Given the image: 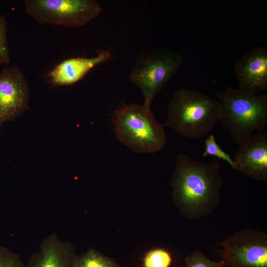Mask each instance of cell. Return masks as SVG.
Listing matches in <instances>:
<instances>
[{
	"mask_svg": "<svg viewBox=\"0 0 267 267\" xmlns=\"http://www.w3.org/2000/svg\"><path fill=\"white\" fill-rule=\"evenodd\" d=\"M111 53L102 51L90 58L74 57L64 60L49 73L54 84L59 86L73 84L82 79L91 69L109 59Z\"/></svg>",
	"mask_w": 267,
	"mask_h": 267,
	"instance_id": "7c38bea8",
	"label": "cell"
},
{
	"mask_svg": "<svg viewBox=\"0 0 267 267\" xmlns=\"http://www.w3.org/2000/svg\"><path fill=\"white\" fill-rule=\"evenodd\" d=\"M29 89L22 71L16 66L0 73V121L14 120L27 109Z\"/></svg>",
	"mask_w": 267,
	"mask_h": 267,
	"instance_id": "ba28073f",
	"label": "cell"
},
{
	"mask_svg": "<svg viewBox=\"0 0 267 267\" xmlns=\"http://www.w3.org/2000/svg\"><path fill=\"white\" fill-rule=\"evenodd\" d=\"M212 156L219 159L226 161L234 170V162L230 155L224 152L217 143L215 137L210 134L205 141V149L203 153V157Z\"/></svg>",
	"mask_w": 267,
	"mask_h": 267,
	"instance_id": "9a60e30c",
	"label": "cell"
},
{
	"mask_svg": "<svg viewBox=\"0 0 267 267\" xmlns=\"http://www.w3.org/2000/svg\"><path fill=\"white\" fill-rule=\"evenodd\" d=\"M9 61L7 24L4 16L0 14V64L8 63Z\"/></svg>",
	"mask_w": 267,
	"mask_h": 267,
	"instance_id": "e0dca14e",
	"label": "cell"
},
{
	"mask_svg": "<svg viewBox=\"0 0 267 267\" xmlns=\"http://www.w3.org/2000/svg\"><path fill=\"white\" fill-rule=\"evenodd\" d=\"M233 159L234 170L248 177L267 181V132H257L240 144Z\"/></svg>",
	"mask_w": 267,
	"mask_h": 267,
	"instance_id": "9c48e42d",
	"label": "cell"
},
{
	"mask_svg": "<svg viewBox=\"0 0 267 267\" xmlns=\"http://www.w3.org/2000/svg\"><path fill=\"white\" fill-rule=\"evenodd\" d=\"M219 107L218 100L198 91L181 89L170 100L162 126L189 139L203 137L219 121Z\"/></svg>",
	"mask_w": 267,
	"mask_h": 267,
	"instance_id": "7a4b0ae2",
	"label": "cell"
},
{
	"mask_svg": "<svg viewBox=\"0 0 267 267\" xmlns=\"http://www.w3.org/2000/svg\"><path fill=\"white\" fill-rule=\"evenodd\" d=\"M77 255L73 244L52 233L41 242L39 251L32 254L25 267H74Z\"/></svg>",
	"mask_w": 267,
	"mask_h": 267,
	"instance_id": "8fae6325",
	"label": "cell"
},
{
	"mask_svg": "<svg viewBox=\"0 0 267 267\" xmlns=\"http://www.w3.org/2000/svg\"><path fill=\"white\" fill-rule=\"evenodd\" d=\"M74 267H121L112 258L90 247L85 252L77 256Z\"/></svg>",
	"mask_w": 267,
	"mask_h": 267,
	"instance_id": "4fadbf2b",
	"label": "cell"
},
{
	"mask_svg": "<svg viewBox=\"0 0 267 267\" xmlns=\"http://www.w3.org/2000/svg\"><path fill=\"white\" fill-rule=\"evenodd\" d=\"M224 266L222 261H213L199 251L193 252L185 260V267H224Z\"/></svg>",
	"mask_w": 267,
	"mask_h": 267,
	"instance_id": "2e32d148",
	"label": "cell"
},
{
	"mask_svg": "<svg viewBox=\"0 0 267 267\" xmlns=\"http://www.w3.org/2000/svg\"><path fill=\"white\" fill-rule=\"evenodd\" d=\"M172 262L171 254L162 248H156L147 252L142 260L143 267H170Z\"/></svg>",
	"mask_w": 267,
	"mask_h": 267,
	"instance_id": "5bb4252c",
	"label": "cell"
},
{
	"mask_svg": "<svg viewBox=\"0 0 267 267\" xmlns=\"http://www.w3.org/2000/svg\"><path fill=\"white\" fill-rule=\"evenodd\" d=\"M219 120L238 145L267 126V94H250L230 87L217 93Z\"/></svg>",
	"mask_w": 267,
	"mask_h": 267,
	"instance_id": "3957f363",
	"label": "cell"
},
{
	"mask_svg": "<svg viewBox=\"0 0 267 267\" xmlns=\"http://www.w3.org/2000/svg\"><path fill=\"white\" fill-rule=\"evenodd\" d=\"M238 89L250 94L267 89V47L254 48L240 58L235 64Z\"/></svg>",
	"mask_w": 267,
	"mask_h": 267,
	"instance_id": "30bf717a",
	"label": "cell"
},
{
	"mask_svg": "<svg viewBox=\"0 0 267 267\" xmlns=\"http://www.w3.org/2000/svg\"><path fill=\"white\" fill-rule=\"evenodd\" d=\"M220 167L217 161L205 163L185 154L178 155L171 180L172 196L184 218L197 220L217 208L223 184Z\"/></svg>",
	"mask_w": 267,
	"mask_h": 267,
	"instance_id": "6da1fadb",
	"label": "cell"
},
{
	"mask_svg": "<svg viewBox=\"0 0 267 267\" xmlns=\"http://www.w3.org/2000/svg\"><path fill=\"white\" fill-rule=\"evenodd\" d=\"M182 56L171 49L159 48L140 53L131 68L129 80L141 90L143 105L151 103L180 67Z\"/></svg>",
	"mask_w": 267,
	"mask_h": 267,
	"instance_id": "5b68a950",
	"label": "cell"
},
{
	"mask_svg": "<svg viewBox=\"0 0 267 267\" xmlns=\"http://www.w3.org/2000/svg\"><path fill=\"white\" fill-rule=\"evenodd\" d=\"M2 123L0 121V126H1V125Z\"/></svg>",
	"mask_w": 267,
	"mask_h": 267,
	"instance_id": "d6986e66",
	"label": "cell"
},
{
	"mask_svg": "<svg viewBox=\"0 0 267 267\" xmlns=\"http://www.w3.org/2000/svg\"><path fill=\"white\" fill-rule=\"evenodd\" d=\"M0 267H25L20 256L0 246Z\"/></svg>",
	"mask_w": 267,
	"mask_h": 267,
	"instance_id": "ac0fdd59",
	"label": "cell"
},
{
	"mask_svg": "<svg viewBox=\"0 0 267 267\" xmlns=\"http://www.w3.org/2000/svg\"><path fill=\"white\" fill-rule=\"evenodd\" d=\"M222 261L231 267H267V235L251 229L237 231L222 244Z\"/></svg>",
	"mask_w": 267,
	"mask_h": 267,
	"instance_id": "52a82bcc",
	"label": "cell"
},
{
	"mask_svg": "<svg viewBox=\"0 0 267 267\" xmlns=\"http://www.w3.org/2000/svg\"><path fill=\"white\" fill-rule=\"evenodd\" d=\"M26 12L40 24L83 26L98 16L103 9L93 0H26Z\"/></svg>",
	"mask_w": 267,
	"mask_h": 267,
	"instance_id": "8992f818",
	"label": "cell"
},
{
	"mask_svg": "<svg viewBox=\"0 0 267 267\" xmlns=\"http://www.w3.org/2000/svg\"><path fill=\"white\" fill-rule=\"evenodd\" d=\"M113 123L118 140L135 152L154 153L166 143L163 126L143 105L123 106L115 111Z\"/></svg>",
	"mask_w": 267,
	"mask_h": 267,
	"instance_id": "277c9868",
	"label": "cell"
}]
</instances>
